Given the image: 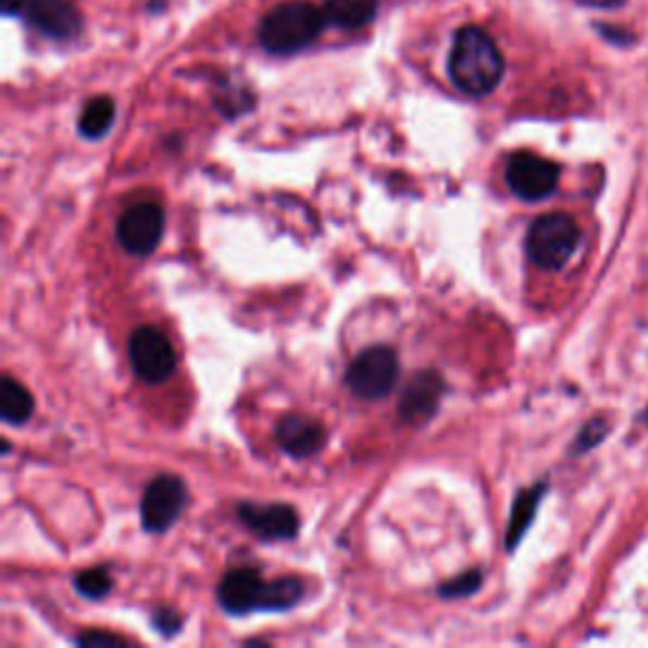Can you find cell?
Instances as JSON below:
<instances>
[{"label": "cell", "instance_id": "cell-1", "mask_svg": "<svg viewBox=\"0 0 648 648\" xmlns=\"http://www.w3.org/2000/svg\"><path fill=\"white\" fill-rule=\"evenodd\" d=\"M449 79L466 97H489L504 79V57L489 30L461 26L453 34L449 51Z\"/></svg>", "mask_w": 648, "mask_h": 648}, {"label": "cell", "instance_id": "cell-2", "mask_svg": "<svg viewBox=\"0 0 648 648\" xmlns=\"http://www.w3.org/2000/svg\"><path fill=\"white\" fill-rule=\"evenodd\" d=\"M324 21L322 8L310 0H287L274 5L259 23V43L272 57H295L310 49L322 36Z\"/></svg>", "mask_w": 648, "mask_h": 648}, {"label": "cell", "instance_id": "cell-3", "mask_svg": "<svg viewBox=\"0 0 648 648\" xmlns=\"http://www.w3.org/2000/svg\"><path fill=\"white\" fill-rule=\"evenodd\" d=\"M577 244H581L577 223L565 213H547L529 226L524 249L532 264L545 272H558L573 259Z\"/></svg>", "mask_w": 648, "mask_h": 648}, {"label": "cell", "instance_id": "cell-4", "mask_svg": "<svg viewBox=\"0 0 648 648\" xmlns=\"http://www.w3.org/2000/svg\"><path fill=\"white\" fill-rule=\"evenodd\" d=\"M400 375L398 354L390 347H370L347 370V388L362 400H381L396 388Z\"/></svg>", "mask_w": 648, "mask_h": 648}, {"label": "cell", "instance_id": "cell-5", "mask_svg": "<svg viewBox=\"0 0 648 648\" xmlns=\"http://www.w3.org/2000/svg\"><path fill=\"white\" fill-rule=\"evenodd\" d=\"M18 18L49 41H74L84 30V15L74 0H26Z\"/></svg>", "mask_w": 648, "mask_h": 648}, {"label": "cell", "instance_id": "cell-6", "mask_svg": "<svg viewBox=\"0 0 648 648\" xmlns=\"http://www.w3.org/2000/svg\"><path fill=\"white\" fill-rule=\"evenodd\" d=\"M129 362L145 383L160 385L175 373V350L158 327H137L129 337Z\"/></svg>", "mask_w": 648, "mask_h": 648}, {"label": "cell", "instance_id": "cell-7", "mask_svg": "<svg viewBox=\"0 0 648 648\" xmlns=\"http://www.w3.org/2000/svg\"><path fill=\"white\" fill-rule=\"evenodd\" d=\"M185 501H188V486L183 479H177L173 474L155 476L148 484L140 501L142 527L152 532V535L170 529L185 509Z\"/></svg>", "mask_w": 648, "mask_h": 648}, {"label": "cell", "instance_id": "cell-8", "mask_svg": "<svg viewBox=\"0 0 648 648\" xmlns=\"http://www.w3.org/2000/svg\"><path fill=\"white\" fill-rule=\"evenodd\" d=\"M560 180V167L535 152H516L507 162V185L516 198L537 203L550 198Z\"/></svg>", "mask_w": 648, "mask_h": 648}, {"label": "cell", "instance_id": "cell-9", "mask_svg": "<svg viewBox=\"0 0 648 648\" xmlns=\"http://www.w3.org/2000/svg\"><path fill=\"white\" fill-rule=\"evenodd\" d=\"M219 603L230 615L272 611V583L253 568H236L219 585Z\"/></svg>", "mask_w": 648, "mask_h": 648}, {"label": "cell", "instance_id": "cell-10", "mask_svg": "<svg viewBox=\"0 0 648 648\" xmlns=\"http://www.w3.org/2000/svg\"><path fill=\"white\" fill-rule=\"evenodd\" d=\"M162 230H165V213L158 203L129 205L117 221V241L133 257H148L158 249Z\"/></svg>", "mask_w": 648, "mask_h": 648}, {"label": "cell", "instance_id": "cell-11", "mask_svg": "<svg viewBox=\"0 0 648 648\" xmlns=\"http://www.w3.org/2000/svg\"><path fill=\"white\" fill-rule=\"evenodd\" d=\"M444 390L446 385L441 375L434 373V370H423V373L413 375L406 385L403 396H400L398 419L408 423V426H423V423H428L438 411Z\"/></svg>", "mask_w": 648, "mask_h": 648}, {"label": "cell", "instance_id": "cell-12", "mask_svg": "<svg viewBox=\"0 0 648 648\" xmlns=\"http://www.w3.org/2000/svg\"><path fill=\"white\" fill-rule=\"evenodd\" d=\"M238 520L253 535L269 539V543L291 539L299 532V514L289 504H253V501H244V504H238Z\"/></svg>", "mask_w": 648, "mask_h": 648}, {"label": "cell", "instance_id": "cell-13", "mask_svg": "<svg viewBox=\"0 0 648 648\" xmlns=\"http://www.w3.org/2000/svg\"><path fill=\"white\" fill-rule=\"evenodd\" d=\"M276 441H279L289 457L310 459L324 449L327 431H324L320 421L310 419V415L295 413L279 421V426H276Z\"/></svg>", "mask_w": 648, "mask_h": 648}, {"label": "cell", "instance_id": "cell-14", "mask_svg": "<svg viewBox=\"0 0 648 648\" xmlns=\"http://www.w3.org/2000/svg\"><path fill=\"white\" fill-rule=\"evenodd\" d=\"M322 13L332 28L358 30L375 21L377 0H324Z\"/></svg>", "mask_w": 648, "mask_h": 648}, {"label": "cell", "instance_id": "cell-15", "mask_svg": "<svg viewBox=\"0 0 648 648\" xmlns=\"http://www.w3.org/2000/svg\"><path fill=\"white\" fill-rule=\"evenodd\" d=\"M30 413H34V396L26 385L5 375L0 381V419L11 426H23L30 419Z\"/></svg>", "mask_w": 648, "mask_h": 648}, {"label": "cell", "instance_id": "cell-16", "mask_svg": "<svg viewBox=\"0 0 648 648\" xmlns=\"http://www.w3.org/2000/svg\"><path fill=\"white\" fill-rule=\"evenodd\" d=\"M543 497H545V484H537V486H532V489H524L520 497L514 499L512 516H509V527H507V537H504L507 550H514V547L520 545L524 532L529 529L532 520H535L537 504Z\"/></svg>", "mask_w": 648, "mask_h": 648}, {"label": "cell", "instance_id": "cell-17", "mask_svg": "<svg viewBox=\"0 0 648 648\" xmlns=\"http://www.w3.org/2000/svg\"><path fill=\"white\" fill-rule=\"evenodd\" d=\"M114 117H117V107L112 97L89 99L79 114V135L87 140H102L112 129Z\"/></svg>", "mask_w": 648, "mask_h": 648}, {"label": "cell", "instance_id": "cell-18", "mask_svg": "<svg viewBox=\"0 0 648 648\" xmlns=\"http://www.w3.org/2000/svg\"><path fill=\"white\" fill-rule=\"evenodd\" d=\"M74 588L82 593L84 598L89 600H99L104 598L107 593L112 590V575L107 568H91V570H84L74 577Z\"/></svg>", "mask_w": 648, "mask_h": 648}, {"label": "cell", "instance_id": "cell-19", "mask_svg": "<svg viewBox=\"0 0 648 648\" xmlns=\"http://www.w3.org/2000/svg\"><path fill=\"white\" fill-rule=\"evenodd\" d=\"M482 588V573L479 570H469V573H461L459 577L441 585V596L444 598H466Z\"/></svg>", "mask_w": 648, "mask_h": 648}, {"label": "cell", "instance_id": "cell-20", "mask_svg": "<svg viewBox=\"0 0 648 648\" xmlns=\"http://www.w3.org/2000/svg\"><path fill=\"white\" fill-rule=\"evenodd\" d=\"M606 431H608V428H606V423H603V421H593V423H588V426L583 428L581 438H577V441H575V451H577V453H583V451L593 449V446H598V444L606 438Z\"/></svg>", "mask_w": 648, "mask_h": 648}, {"label": "cell", "instance_id": "cell-21", "mask_svg": "<svg viewBox=\"0 0 648 648\" xmlns=\"http://www.w3.org/2000/svg\"><path fill=\"white\" fill-rule=\"evenodd\" d=\"M79 646H127L125 638L114 636V634H99V631H89V634H82L76 638Z\"/></svg>", "mask_w": 648, "mask_h": 648}, {"label": "cell", "instance_id": "cell-22", "mask_svg": "<svg viewBox=\"0 0 648 648\" xmlns=\"http://www.w3.org/2000/svg\"><path fill=\"white\" fill-rule=\"evenodd\" d=\"M152 623H155V628L160 634L165 636H173L177 628H180V615H175L173 611H167V608H162L155 615H152Z\"/></svg>", "mask_w": 648, "mask_h": 648}, {"label": "cell", "instance_id": "cell-23", "mask_svg": "<svg viewBox=\"0 0 648 648\" xmlns=\"http://www.w3.org/2000/svg\"><path fill=\"white\" fill-rule=\"evenodd\" d=\"M585 8H598V11H613V8H621L626 0H575Z\"/></svg>", "mask_w": 648, "mask_h": 648}, {"label": "cell", "instance_id": "cell-24", "mask_svg": "<svg viewBox=\"0 0 648 648\" xmlns=\"http://www.w3.org/2000/svg\"><path fill=\"white\" fill-rule=\"evenodd\" d=\"M23 3H26V0H0V11H3L8 18H18Z\"/></svg>", "mask_w": 648, "mask_h": 648}]
</instances>
